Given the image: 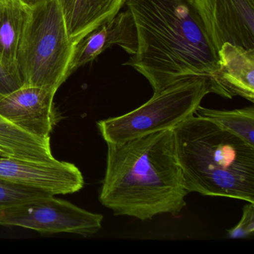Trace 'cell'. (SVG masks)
<instances>
[{
	"label": "cell",
	"instance_id": "cell-1",
	"mask_svg": "<svg viewBox=\"0 0 254 254\" xmlns=\"http://www.w3.org/2000/svg\"><path fill=\"white\" fill-rule=\"evenodd\" d=\"M134 20L138 48L124 64L143 75L154 92L187 78L212 80L218 50L193 0H125Z\"/></svg>",
	"mask_w": 254,
	"mask_h": 254
},
{
	"label": "cell",
	"instance_id": "cell-2",
	"mask_svg": "<svg viewBox=\"0 0 254 254\" xmlns=\"http://www.w3.org/2000/svg\"><path fill=\"white\" fill-rule=\"evenodd\" d=\"M107 145L99 200L114 215L147 221L161 214L178 215L185 207L190 193L177 157L173 130Z\"/></svg>",
	"mask_w": 254,
	"mask_h": 254
},
{
	"label": "cell",
	"instance_id": "cell-3",
	"mask_svg": "<svg viewBox=\"0 0 254 254\" xmlns=\"http://www.w3.org/2000/svg\"><path fill=\"white\" fill-rule=\"evenodd\" d=\"M172 130L189 193L254 203V146L194 114Z\"/></svg>",
	"mask_w": 254,
	"mask_h": 254
},
{
	"label": "cell",
	"instance_id": "cell-4",
	"mask_svg": "<svg viewBox=\"0 0 254 254\" xmlns=\"http://www.w3.org/2000/svg\"><path fill=\"white\" fill-rule=\"evenodd\" d=\"M73 50L59 0L31 8L17 58L23 85L59 90L71 75Z\"/></svg>",
	"mask_w": 254,
	"mask_h": 254
},
{
	"label": "cell",
	"instance_id": "cell-5",
	"mask_svg": "<svg viewBox=\"0 0 254 254\" xmlns=\"http://www.w3.org/2000/svg\"><path fill=\"white\" fill-rule=\"evenodd\" d=\"M212 93L208 78L194 77L175 83L139 108L124 115L98 122L106 143L120 144L162 130H172L194 114L203 98Z\"/></svg>",
	"mask_w": 254,
	"mask_h": 254
},
{
	"label": "cell",
	"instance_id": "cell-6",
	"mask_svg": "<svg viewBox=\"0 0 254 254\" xmlns=\"http://www.w3.org/2000/svg\"><path fill=\"white\" fill-rule=\"evenodd\" d=\"M103 215L55 195L38 197L0 209V225L42 233H69L90 236L102 229Z\"/></svg>",
	"mask_w": 254,
	"mask_h": 254
},
{
	"label": "cell",
	"instance_id": "cell-7",
	"mask_svg": "<svg viewBox=\"0 0 254 254\" xmlns=\"http://www.w3.org/2000/svg\"><path fill=\"white\" fill-rule=\"evenodd\" d=\"M218 50L226 43L254 50V0H193Z\"/></svg>",
	"mask_w": 254,
	"mask_h": 254
},
{
	"label": "cell",
	"instance_id": "cell-8",
	"mask_svg": "<svg viewBox=\"0 0 254 254\" xmlns=\"http://www.w3.org/2000/svg\"><path fill=\"white\" fill-rule=\"evenodd\" d=\"M56 92L47 87L23 84L0 97V115L34 136L50 139L56 123Z\"/></svg>",
	"mask_w": 254,
	"mask_h": 254
},
{
	"label": "cell",
	"instance_id": "cell-9",
	"mask_svg": "<svg viewBox=\"0 0 254 254\" xmlns=\"http://www.w3.org/2000/svg\"><path fill=\"white\" fill-rule=\"evenodd\" d=\"M0 179L54 195L77 192L84 185V177L76 166L58 160L42 163L0 157Z\"/></svg>",
	"mask_w": 254,
	"mask_h": 254
},
{
	"label": "cell",
	"instance_id": "cell-10",
	"mask_svg": "<svg viewBox=\"0 0 254 254\" xmlns=\"http://www.w3.org/2000/svg\"><path fill=\"white\" fill-rule=\"evenodd\" d=\"M114 46H119L130 56L137 51L136 26L127 8L87 33L74 45L69 73L72 75L78 68L93 62Z\"/></svg>",
	"mask_w": 254,
	"mask_h": 254
},
{
	"label": "cell",
	"instance_id": "cell-11",
	"mask_svg": "<svg viewBox=\"0 0 254 254\" xmlns=\"http://www.w3.org/2000/svg\"><path fill=\"white\" fill-rule=\"evenodd\" d=\"M219 69L212 93L226 99L240 96L254 102V50L226 43L218 50Z\"/></svg>",
	"mask_w": 254,
	"mask_h": 254
},
{
	"label": "cell",
	"instance_id": "cell-12",
	"mask_svg": "<svg viewBox=\"0 0 254 254\" xmlns=\"http://www.w3.org/2000/svg\"><path fill=\"white\" fill-rule=\"evenodd\" d=\"M74 45L87 33L111 20L125 6V0H59Z\"/></svg>",
	"mask_w": 254,
	"mask_h": 254
},
{
	"label": "cell",
	"instance_id": "cell-13",
	"mask_svg": "<svg viewBox=\"0 0 254 254\" xmlns=\"http://www.w3.org/2000/svg\"><path fill=\"white\" fill-rule=\"evenodd\" d=\"M30 10L19 0H0V63L20 81L17 58Z\"/></svg>",
	"mask_w": 254,
	"mask_h": 254
},
{
	"label": "cell",
	"instance_id": "cell-14",
	"mask_svg": "<svg viewBox=\"0 0 254 254\" xmlns=\"http://www.w3.org/2000/svg\"><path fill=\"white\" fill-rule=\"evenodd\" d=\"M0 157L34 163H52L50 139L34 136L0 115Z\"/></svg>",
	"mask_w": 254,
	"mask_h": 254
},
{
	"label": "cell",
	"instance_id": "cell-15",
	"mask_svg": "<svg viewBox=\"0 0 254 254\" xmlns=\"http://www.w3.org/2000/svg\"><path fill=\"white\" fill-rule=\"evenodd\" d=\"M208 119L227 131L254 146V107L234 110H216L198 106L194 113Z\"/></svg>",
	"mask_w": 254,
	"mask_h": 254
},
{
	"label": "cell",
	"instance_id": "cell-16",
	"mask_svg": "<svg viewBox=\"0 0 254 254\" xmlns=\"http://www.w3.org/2000/svg\"><path fill=\"white\" fill-rule=\"evenodd\" d=\"M54 195L44 190L0 179V209L38 197Z\"/></svg>",
	"mask_w": 254,
	"mask_h": 254
},
{
	"label": "cell",
	"instance_id": "cell-17",
	"mask_svg": "<svg viewBox=\"0 0 254 254\" xmlns=\"http://www.w3.org/2000/svg\"><path fill=\"white\" fill-rule=\"evenodd\" d=\"M243 208L240 221L232 229L227 230V237L230 239H244L254 233V203H249Z\"/></svg>",
	"mask_w": 254,
	"mask_h": 254
},
{
	"label": "cell",
	"instance_id": "cell-18",
	"mask_svg": "<svg viewBox=\"0 0 254 254\" xmlns=\"http://www.w3.org/2000/svg\"><path fill=\"white\" fill-rule=\"evenodd\" d=\"M22 85V81L7 72L0 63V97L14 91Z\"/></svg>",
	"mask_w": 254,
	"mask_h": 254
},
{
	"label": "cell",
	"instance_id": "cell-19",
	"mask_svg": "<svg viewBox=\"0 0 254 254\" xmlns=\"http://www.w3.org/2000/svg\"><path fill=\"white\" fill-rule=\"evenodd\" d=\"M19 1L26 5V6L29 7V8H33V7L36 6L37 5L43 2L44 0H19Z\"/></svg>",
	"mask_w": 254,
	"mask_h": 254
}]
</instances>
